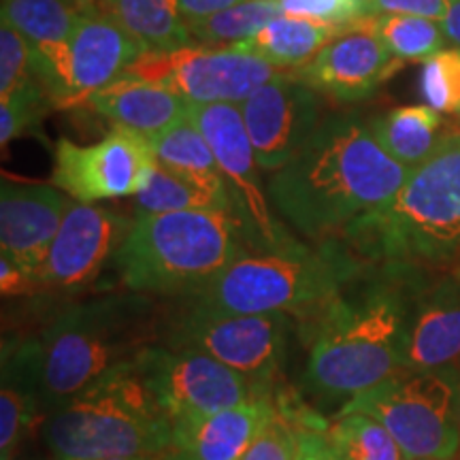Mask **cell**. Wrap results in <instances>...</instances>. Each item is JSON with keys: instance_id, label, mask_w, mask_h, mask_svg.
Segmentation results:
<instances>
[{"instance_id": "22", "label": "cell", "mask_w": 460, "mask_h": 460, "mask_svg": "<svg viewBox=\"0 0 460 460\" xmlns=\"http://www.w3.org/2000/svg\"><path fill=\"white\" fill-rule=\"evenodd\" d=\"M85 105L107 118L113 126L141 132L152 139L188 118V101L163 85L122 75L113 84L94 92Z\"/></svg>"}, {"instance_id": "7", "label": "cell", "mask_w": 460, "mask_h": 460, "mask_svg": "<svg viewBox=\"0 0 460 460\" xmlns=\"http://www.w3.org/2000/svg\"><path fill=\"white\" fill-rule=\"evenodd\" d=\"M135 360L49 411L43 439L54 460L160 456L172 450L169 413Z\"/></svg>"}, {"instance_id": "41", "label": "cell", "mask_w": 460, "mask_h": 460, "mask_svg": "<svg viewBox=\"0 0 460 460\" xmlns=\"http://www.w3.org/2000/svg\"><path fill=\"white\" fill-rule=\"evenodd\" d=\"M156 460H190V458L183 452H180V450H171V452H166V454H160Z\"/></svg>"}, {"instance_id": "10", "label": "cell", "mask_w": 460, "mask_h": 460, "mask_svg": "<svg viewBox=\"0 0 460 460\" xmlns=\"http://www.w3.org/2000/svg\"><path fill=\"white\" fill-rule=\"evenodd\" d=\"M188 119L209 141L226 183L233 216L237 217L247 247L254 252H279L301 243L273 214L269 190L261 180L254 147L239 105H188Z\"/></svg>"}, {"instance_id": "17", "label": "cell", "mask_w": 460, "mask_h": 460, "mask_svg": "<svg viewBox=\"0 0 460 460\" xmlns=\"http://www.w3.org/2000/svg\"><path fill=\"white\" fill-rule=\"evenodd\" d=\"M85 7L82 0H3L0 20L31 45L34 75L54 107L73 101L71 39Z\"/></svg>"}, {"instance_id": "37", "label": "cell", "mask_w": 460, "mask_h": 460, "mask_svg": "<svg viewBox=\"0 0 460 460\" xmlns=\"http://www.w3.org/2000/svg\"><path fill=\"white\" fill-rule=\"evenodd\" d=\"M0 290L4 296H26L37 292L34 273L7 252H0Z\"/></svg>"}, {"instance_id": "32", "label": "cell", "mask_w": 460, "mask_h": 460, "mask_svg": "<svg viewBox=\"0 0 460 460\" xmlns=\"http://www.w3.org/2000/svg\"><path fill=\"white\" fill-rule=\"evenodd\" d=\"M49 105L51 101L41 84L0 99V146L7 147L11 141L37 130Z\"/></svg>"}, {"instance_id": "23", "label": "cell", "mask_w": 460, "mask_h": 460, "mask_svg": "<svg viewBox=\"0 0 460 460\" xmlns=\"http://www.w3.org/2000/svg\"><path fill=\"white\" fill-rule=\"evenodd\" d=\"M369 126L384 152L407 171L418 169L433 158L452 135L441 111L429 105L393 109L371 119Z\"/></svg>"}, {"instance_id": "44", "label": "cell", "mask_w": 460, "mask_h": 460, "mask_svg": "<svg viewBox=\"0 0 460 460\" xmlns=\"http://www.w3.org/2000/svg\"><path fill=\"white\" fill-rule=\"evenodd\" d=\"M82 3L84 4H96V3H99V0H82Z\"/></svg>"}, {"instance_id": "6", "label": "cell", "mask_w": 460, "mask_h": 460, "mask_svg": "<svg viewBox=\"0 0 460 460\" xmlns=\"http://www.w3.org/2000/svg\"><path fill=\"white\" fill-rule=\"evenodd\" d=\"M339 239L279 252L247 250L214 281L181 301L224 314H288L305 320L367 271Z\"/></svg>"}, {"instance_id": "2", "label": "cell", "mask_w": 460, "mask_h": 460, "mask_svg": "<svg viewBox=\"0 0 460 460\" xmlns=\"http://www.w3.org/2000/svg\"><path fill=\"white\" fill-rule=\"evenodd\" d=\"M367 269L341 295L301 320L307 341L305 382L322 396L354 399L407 371V335L416 281L411 269Z\"/></svg>"}, {"instance_id": "35", "label": "cell", "mask_w": 460, "mask_h": 460, "mask_svg": "<svg viewBox=\"0 0 460 460\" xmlns=\"http://www.w3.org/2000/svg\"><path fill=\"white\" fill-rule=\"evenodd\" d=\"M281 13L329 26H352L367 20L362 0H279Z\"/></svg>"}, {"instance_id": "39", "label": "cell", "mask_w": 460, "mask_h": 460, "mask_svg": "<svg viewBox=\"0 0 460 460\" xmlns=\"http://www.w3.org/2000/svg\"><path fill=\"white\" fill-rule=\"evenodd\" d=\"M180 3V9L186 22L200 20V17H207L211 13H217V11L233 7V4L241 3V0H177Z\"/></svg>"}, {"instance_id": "24", "label": "cell", "mask_w": 460, "mask_h": 460, "mask_svg": "<svg viewBox=\"0 0 460 460\" xmlns=\"http://www.w3.org/2000/svg\"><path fill=\"white\" fill-rule=\"evenodd\" d=\"M96 9L128 32L143 51H175L194 45L177 0H99Z\"/></svg>"}, {"instance_id": "4", "label": "cell", "mask_w": 460, "mask_h": 460, "mask_svg": "<svg viewBox=\"0 0 460 460\" xmlns=\"http://www.w3.org/2000/svg\"><path fill=\"white\" fill-rule=\"evenodd\" d=\"M164 318L152 296L119 292L62 307L37 343L41 407L54 411L96 379L163 343Z\"/></svg>"}, {"instance_id": "13", "label": "cell", "mask_w": 460, "mask_h": 460, "mask_svg": "<svg viewBox=\"0 0 460 460\" xmlns=\"http://www.w3.org/2000/svg\"><path fill=\"white\" fill-rule=\"evenodd\" d=\"M135 367L158 396L172 424L209 416L267 394L252 386L241 373L197 349L152 345L137 356Z\"/></svg>"}, {"instance_id": "1", "label": "cell", "mask_w": 460, "mask_h": 460, "mask_svg": "<svg viewBox=\"0 0 460 460\" xmlns=\"http://www.w3.org/2000/svg\"><path fill=\"white\" fill-rule=\"evenodd\" d=\"M410 171L379 146L367 119L335 113L284 169L273 172L269 199L279 216L314 243L339 239L360 217L386 207Z\"/></svg>"}, {"instance_id": "46", "label": "cell", "mask_w": 460, "mask_h": 460, "mask_svg": "<svg viewBox=\"0 0 460 460\" xmlns=\"http://www.w3.org/2000/svg\"><path fill=\"white\" fill-rule=\"evenodd\" d=\"M362 3H367V0H362Z\"/></svg>"}, {"instance_id": "28", "label": "cell", "mask_w": 460, "mask_h": 460, "mask_svg": "<svg viewBox=\"0 0 460 460\" xmlns=\"http://www.w3.org/2000/svg\"><path fill=\"white\" fill-rule=\"evenodd\" d=\"M137 214H172V211H233L220 194L180 172L158 164L149 186L135 197Z\"/></svg>"}, {"instance_id": "5", "label": "cell", "mask_w": 460, "mask_h": 460, "mask_svg": "<svg viewBox=\"0 0 460 460\" xmlns=\"http://www.w3.org/2000/svg\"><path fill=\"white\" fill-rule=\"evenodd\" d=\"M250 250L233 211L135 214L111 267L126 292L188 298Z\"/></svg>"}, {"instance_id": "34", "label": "cell", "mask_w": 460, "mask_h": 460, "mask_svg": "<svg viewBox=\"0 0 460 460\" xmlns=\"http://www.w3.org/2000/svg\"><path fill=\"white\" fill-rule=\"evenodd\" d=\"M295 446L296 422L281 410L278 402V410L267 420V424L239 460H292Z\"/></svg>"}, {"instance_id": "20", "label": "cell", "mask_w": 460, "mask_h": 460, "mask_svg": "<svg viewBox=\"0 0 460 460\" xmlns=\"http://www.w3.org/2000/svg\"><path fill=\"white\" fill-rule=\"evenodd\" d=\"M143 54L128 32L88 4L79 15L71 39L73 101L68 107L85 105L94 92L113 84Z\"/></svg>"}, {"instance_id": "30", "label": "cell", "mask_w": 460, "mask_h": 460, "mask_svg": "<svg viewBox=\"0 0 460 460\" xmlns=\"http://www.w3.org/2000/svg\"><path fill=\"white\" fill-rule=\"evenodd\" d=\"M373 32L382 39L396 60H429L437 51L446 49L447 37L441 22L411 15L369 17Z\"/></svg>"}, {"instance_id": "36", "label": "cell", "mask_w": 460, "mask_h": 460, "mask_svg": "<svg viewBox=\"0 0 460 460\" xmlns=\"http://www.w3.org/2000/svg\"><path fill=\"white\" fill-rule=\"evenodd\" d=\"M450 0H367V17L411 15L441 22L447 13Z\"/></svg>"}, {"instance_id": "9", "label": "cell", "mask_w": 460, "mask_h": 460, "mask_svg": "<svg viewBox=\"0 0 460 460\" xmlns=\"http://www.w3.org/2000/svg\"><path fill=\"white\" fill-rule=\"evenodd\" d=\"M290 331L288 314H224L181 301V309L164 320L160 345L203 352L241 373L261 393L275 394Z\"/></svg>"}, {"instance_id": "16", "label": "cell", "mask_w": 460, "mask_h": 460, "mask_svg": "<svg viewBox=\"0 0 460 460\" xmlns=\"http://www.w3.org/2000/svg\"><path fill=\"white\" fill-rule=\"evenodd\" d=\"M402 65L373 32L369 17L345 26L296 75L339 102L367 99Z\"/></svg>"}, {"instance_id": "21", "label": "cell", "mask_w": 460, "mask_h": 460, "mask_svg": "<svg viewBox=\"0 0 460 460\" xmlns=\"http://www.w3.org/2000/svg\"><path fill=\"white\" fill-rule=\"evenodd\" d=\"M278 410V396L258 394L241 405L172 424V450L190 460H239L267 420Z\"/></svg>"}, {"instance_id": "27", "label": "cell", "mask_w": 460, "mask_h": 460, "mask_svg": "<svg viewBox=\"0 0 460 460\" xmlns=\"http://www.w3.org/2000/svg\"><path fill=\"white\" fill-rule=\"evenodd\" d=\"M279 15H284L279 0H241L217 13L188 22V31L200 45L230 48L252 39Z\"/></svg>"}, {"instance_id": "12", "label": "cell", "mask_w": 460, "mask_h": 460, "mask_svg": "<svg viewBox=\"0 0 460 460\" xmlns=\"http://www.w3.org/2000/svg\"><path fill=\"white\" fill-rule=\"evenodd\" d=\"M158 158L152 139L113 126L92 146L60 139L54 147L51 183L77 203L137 197L152 181Z\"/></svg>"}, {"instance_id": "42", "label": "cell", "mask_w": 460, "mask_h": 460, "mask_svg": "<svg viewBox=\"0 0 460 460\" xmlns=\"http://www.w3.org/2000/svg\"><path fill=\"white\" fill-rule=\"evenodd\" d=\"M158 456H111V458H90V460H156Z\"/></svg>"}, {"instance_id": "14", "label": "cell", "mask_w": 460, "mask_h": 460, "mask_svg": "<svg viewBox=\"0 0 460 460\" xmlns=\"http://www.w3.org/2000/svg\"><path fill=\"white\" fill-rule=\"evenodd\" d=\"M324 99L295 71H284L239 102L258 166L264 172L284 169L307 146L324 119Z\"/></svg>"}, {"instance_id": "40", "label": "cell", "mask_w": 460, "mask_h": 460, "mask_svg": "<svg viewBox=\"0 0 460 460\" xmlns=\"http://www.w3.org/2000/svg\"><path fill=\"white\" fill-rule=\"evenodd\" d=\"M441 28H444L447 41L460 49V0H450L447 13L441 20Z\"/></svg>"}, {"instance_id": "38", "label": "cell", "mask_w": 460, "mask_h": 460, "mask_svg": "<svg viewBox=\"0 0 460 460\" xmlns=\"http://www.w3.org/2000/svg\"><path fill=\"white\" fill-rule=\"evenodd\" d=\"M324 427H301L296 424V446L292 460H335L326 439Z\"/></svg>"}, {"instance_id": "43", "label": "cell", "mask_w": 460, "mask_h": 460, "mask_svg": "<svg viewBox=\"0 0 460 460\" xmlns=\"http://www.w3.org/2000/svg\"><path fill=\"white\" fill-rule=\"evenodd\" d=\"M9 460H31V458H26V456H17V454H15V456H11Z\"/></svg>"}, {"instance_id": "29", "label": "cell", "mask_w": 460, "mask_h": 460, "mask_svg": "<svg viewBox=\"0 0 460 460\" xmlns=\"http://www.w3.org/2000/svg\"><path fill=\"white\" fill-rule=\"evenodd\" d=\"M335 460H405L393 435L365 413H343L324 429Z\"/></svg>"}, {"instance_id": "19", "label": "cell", "mask_w": 460, "mask_h": 460, "mask_svg": "<svg viewBox=\"0 0 460 460\" xmlns=\"http://www.w3.org/2000/svg\"><path fill=\"white\" fill-rule=\"evenodd\" d=\"M460 365V269L435 284L413 288L407 371Z\"/></svg>"}, {"instance_id": "33", "label": "cell", "mask_w": 460, "mask_h": 460, "mask_svg": "<svg viewBox=\"0 0 460 460\" xmlns=\"http://www.w3.org/2000/svg\"><path fill=\"white\" fill-rule=\"evenodd\" d=\"M39 84L32 49L9 22L0 20V99Z\"/></svg>"}, {"instance_id": "3", "label": "cell", "mask_w": 460, "mask_h": 460, "mask_svg": "<svg viewBox=\"0 0 460 460\" xmlns=\"http://www.w3.org/2000/svg\"><path fill=\"white\" fill-rule=\"evenodd\" d=\"M339 241L367 267L460 269V132L452 130L386 207L354 222Z\"/></svg>"}, {"instance_id": "26", "label": "cell", "mask_w": 460, "mask_h": 460, "mask_svg": "<svg viewBox=\"0 0 460 460\" xmlns=\"http://www.w3.org/2000/svg\"><path fill=\"white\" fill-rule=\"evenodd\" d=\"M152 146L154 152H156L158 164L200 183V186L220 194L230 203L226 183H224L214 149H211L209 141L205 139V135L194 126V122H190L186 118L172 128L160 132V135L152 137Z\"/></svg>"}, {"instance_id": "31", "label": "cell", "mask_w": 460, "mask_h": 460, "mask_svg": "<svg viewBox=\"0 0 460 460\" xmlns=\"http://www.w3.org/2000/svg\"><path fill=\"white\" fill-rule=\"evenodd\" d=\"M420 92L429 107L441 113H460V49H441L424 60Z\"/></svg>"}, {"instance_id": "8", "label": "cell", "mask_w": 460, "mask_h": 460, "mask_svg": "<svg viewBox=\"0 0 460 460\" xmlns=\"http://www.w3.org/2000/svg\"><path fill=\"white\" fill-rule=\"evenodd\" d=\"M458 365L402 371L354 399L343 413H365L393 435L405 460H456L460 454Z\"/></svg>"}, {"instance_id": "11", "label": "cell", "mask_w": 460, "mask_h": 460, "mask_svg": "<svg viewBox=\"0 0 460 460\" xmlns=\"http://www.w3.org/2000/svg\"><path fill=\"white\" fill-rule=\"evenodd\" d=\"M279 73L284 68L239 49L188 45L175 51H143L124 75L163 85L192 105H239Z\"/></svg>"}, {"instance_id": "45", "label": "cell", "mask_w": 460, "mask_h": 460, "mask_svg": "<svg viewBox=\"0 0 460 460\" xmlns=\"http://www.w3.org/2000/svg\"><path fill=\"white\" fill-rule=\"evenodd\" d=\"M458 379H460V365H458ZM458 416H460V396H458Z\"/></svg>"}, {"instance_id": "15", "label": "cell", "mask_w": 460, "mask_h": 460, "mask_svg": "<svg viewBox=\"0 0 460 460\" xmlns=\"http://www.w3.org/2000/svg\"><path fill=\"white\" fill-rule=\"evenodd\" d=\"M132 222L111 207L73 200L37 273V290L77 295L90 288L113 262Z\"/></svg>"}, {"instance_id": "18", "label": "cell", "mask_w": 460, "mask_h": 460, "mask_svg": "<svg viewBox=\"0 0 460 460\" xmlns=\"http://www.w3.org/2000/svg\"><path fill=\"white\" fill-rule=\"evenodd\" d=\"M73 199L54 183L15 181L3 175L0 183V250L31 269L37 278L49 254Z\"/></svg>"}, {"instance_id": "25", "label": "cell", "mask_w": 460, "mask_h": 460, "mask_svg": "<svg viewBox=\"0 0 460 460\" xmlns=\"http://www.w3.org/2000/svg\"><path fill=\"white\" fill-rule=\"evenodd\" d=\"M343 28L320 24L305 17L279 15L252 39L230 45V48L262 58L284 71H296L314 60L318 51L332 41Z\"/></svg>"}]
</instances>
